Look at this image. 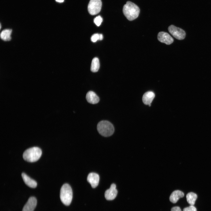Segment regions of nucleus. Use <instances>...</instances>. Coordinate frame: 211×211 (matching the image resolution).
Masks as SVG:
<instances>
[{"mask_svg": "<svg viewBox=\"0 0 211 211\" xmlns=\"http://www.w3.org/2000/svg\"><path fill=\"white\" fill-rule=\"evenodd\" d=\"M123 12L127 18L129 20L132 21L138 16L140 9L138 6L133 3L127 1L123 8Z\"/></svg>", "mask_w": 211, "mask_h": 211, "instance_id": "1", "label": "nucleus"}, {"mask_svg": "<svg viewBox=\"0 0 211 211\" xmlns=\"http://www.w3.org/2000/svg\"><path fill=\"white\" fill-rule=\"evenodd\" d=\"M42 154L41 150L37 147H33L25 150L23 154V158L25 161L29 162L37 161L40 157Z\"/></svg>", "mask_w": 211, "mask_h": 211, "instance_id": "2", "label": "nucleus"}, {"mask_svg": "<svg viewBox=\"0 0 211 211\" xmlns=\"http://www.w3.org/2000/svg\"><path fill=\"white\" fill-rule=\"evenodd\" d=\"M60 197L62 202L65 205H69L72 198V191L70 186L67 183L63 185L61 188Z\"/></svg>", "mask_w": 211, "mask_h": 211, "instance_id": "3", "label": "nucleus"}, {"mask_svg": "<svg viewBox=\"0 0 211 211\" xmlns=\"http://www.w3.org/2000/svg\"><path fill=\"white\" fill-rule=\"evenodd\" d=\"M97 130L101 135L106 137L111 135L114 131V127L112 124L106 120L100 122L97 125Z\"/></svg>", "mask_w": 211, "mask_h": 211, "instance_id": "4", "label": "nucleus"}, {"mask_svg": "<svg viewBox=\"0 0 211 211\" xmlns=\"http://www.w3.org/2000/svg\"><path fill=\"white\" fill-rule=\"evenodd\" d=\"M101 6V0H90L88 6V12L91 15H96L99 13Z\"/></svg>", "mask_w": 211, "mask_h": 211, "instance_id": "5", "label": "nucleus"}, {"mask_svg": "<svg viewBox=\"0 0 211 211\" xmlns=\"http://www.w3.org/2000/svg\"><path fill=\"white\" fill-rule=\"evenodd\" d=\"M168 29L169 33L174 38L178 40H182L185 37V32L180 28L177 27L173 25H171L169 26Z\"/></svg>", "mask_w": 211, "mask_h": 211, "instance_id": "6", "label": "nucleus"}, {"mask_svg": "<svg viewBox=\"0 0 211 211\" xmlns=\"http://www.w3.org/2000/svg\"><path fill=\"white\" fill-rule=\"evenodd\" d=\"M117 193L116 186L115 184L113 183L111 185L110 188L105 191V197L108 200H112L115 198Z\"/></svg>", "mask_w": 211, "mask_h": 211, "instance_id": "7", "label": "nucleus"}, {"mask_svg": "<svg viewBox=\"0 0 211 211\" xmlns=\"http://www.w3.org/2000/svg\"><path fill=\"white\" fill-rule=\"evenodd\" d=\"M157 38L159 41L166 45H170L173 41V38L168 33L164 32H159Z\"/></svg>", "mask_w": 211, "mask_h": 211, "instance_id": "8", "label": "nucleus"}, {"mask_svg": "<svg viewBox=\"0 0 211 211\" xmlns=\"http://www.w3.org/2000/svg\"><path fill=\"white\" fill-rule=\"evenodd\" d=\"M37 203L36 199L34 197H30L24 206L22 211H33Z\"/></svg>", "mask_w": 211, "mask_h": 211, "instance_id": "9", "label": "nucleus"}, {"mask_svg": "<svg viewBox=\"0 0 211 211\" xmlns=\"http://www.w3.org/2000/svg\"><path fill=\"white\" fill-rule=\"evenodd\" d=\"M99 180V175L95 173H89L87 177V181L93 188L96 187L98 185Z\"/></svg>", "mask_w": 211, "mask_h": 211, "instance_id": "10", "label": "nucleus"}, {"mask_svg": "<svg viewBox=\"0 0 211 211\" xmlns=\"http://www.w3.org/2000/svg\"><path fill=\"white\" fill-rule=\"evenodd\" d=\"M86 98L87 101L89 103L95 104L98 103L99 98L98 96L93 91H89L86 94Z\"/></svg>", "mask_w": 211, "mask_h": 211, "instance_id": "11", "label": "nucleus"}, {"mask_svg": "<svg viewBox=\"0 0 211 211\" xmlns=\"http://www.w3.org/2000/svg\"><path fill=\"white\" fill-rule=\"evenodd\" d=\"M155 96V94L152 91L147 92L143 96L142 98L143 102L146 105L151 104Z\"/></svg>", "mask_w": 211, "mask_h": 211, "instance_id": "12", "label": "nucleus"}, {"mask_svg": "<svg viewBox=\"0 0 211 211\" xmlns=\"http://www.w3.org/2000/svg\"><path fill=\"white\" fill-rule=\"evenodd\" d=\"M184 196L183 192L179 190H176L173 192L171 194L169 200L173 203H176L179 198H183Z\"/></svg>", "mask_w": 211, "mask_h": 211, "instance_id": "13", "label": "nucleus"}, {"mask_svg": "<svg viewBox=\"0 0 211 211\" xmlns=\"http://www.w3.org/2000/svg\"><path fill=\"white\" fill-rule=\"evenodd\" d=\"M21 176L23 181L27 185L31 188L36 187L37 183L35 181L31 178L24 173H22Z\"/></svg>", "mask_w": 211, "mask_h": 211, "instance_id": "14", "label": "nucleus"}, {"mask_svg": "<svg viewBox=\"0 0 211 211\" xmlns=\"http://www.w3.org/2000/svg\"><path fill=\"white\" fill-rule=\"evenodd\" d=\"M12 30L11 29H6L3 30L0 34L1 39L5 41H8L11 38V35Z\"/></svg>", "mask_w": 211, "mask_h": 211, "instance_id": "15", "label": "nucleus"}, {"mask_svg": "<svg viewBox=\"0 0 211 211\" xmlns=\"http://www.w3.org/2000/svg\"><path fill=\"white\" fill-rule=\"evenodd\" d=\"M100 67V63L98 59L95 57L92 60L91 70L92 72H96L98 71Z\"/></svg>", "mask_w": 211, "mask_h": 211, "instance_id": "16", "label": "nucleus"}, {"mask_svg": "<svg viewBox=\"0 0 211 211\" xmlns=\"http://www.w3.org/2000/svg\"><path fill=\"white\" fill-rule=\"evenodd\" d=\"M188 203L190 205H194L197 198V195L193 192L188 193L186 196Z\"/></svg>", "mask_w": 211, "mask_h": 211, "instance_id": "17", "label": "nucleus"}, {"mask_svg": "<svg viewBox=\"0 0 211 211\" xmlns=\"http://www.w3.org/2000/svg\"><path fill=\"white\" fill-rule=\"evenodd\" d=\"M103 38L102 34L96 33L93 35L91 37V40L93 42H95L98 40H102Z\"/></svg>", "mask_w": 211, "mask_h": 211, "instance_id": "18", "label": "nucleus"}, {"mask_svg": "<svg viewBox=\"0 0 211 211\" xmlns=\"http://www.w3.org/2000/svg\"><path fill=\"white\" fill-rule=\"evenodd\" d=\"M103 21V18L100 16L96 17L94 19V22L97 26H99Z\"/></svg>", "mask_w": 211, "mask_h": 211, "instance_id": "19", "label": "nucleus"}, {"mask_svg": "<svg viewBox=\"0 0 211 211\" xmlns=\"http://www.w3.org/2000/svg\"><path fill=\"white\" fill-rule=\"evenodd\" d=\"M183 211H197V210L194 205H190L188 207L184 208Z\"/></svg>", "mask_w": 211, "mask_h": 211, "instance_id": "20", "label": "nucleus"}, {"mask_svg": "<svg viewBox=\"0 0 211 211\" xmlns=\"http://www.w3.org/2000/svg\"><path fill=\"white\" fill-rule=\"evenodd\" d=\"M171 211H182L180 208L179 207L176 206L172 207L171 210Z\"/></svg>", "mask_w": 211, "mask_h": 211, "instance_id": "21", "label": "nucleus"}, {"mask_svg": "<svg viewBox=\"0 0 211 211\" xmlns=\"http://www.w3.org/2000/svg\"><path fill=\"white\" fill-rule=\"evenodd\" d=\"M57 2L61 3L64 2V0H55Z\"/></svg>", "mask_w": 211, "mask_h": 211, "instance_id": "22", "label": "nucleus"}]
</instances>
